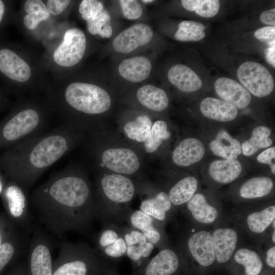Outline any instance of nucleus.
<instances>
[{
    "instance_id": "nucleus-1",
    "label": "nucleus",
    "mask_w": 275,
    "mask_h": 275,
    "mask_svg": "<svg viewBox=\"0 0 275 275\" xmlns=\"http://www.w3.org/2000/svg\"><path fill=\"white\" fill-rule=\"evenodd\" d=\"M29 203L43 229L58 238L69 231L87 232L98 219L88 180L69 167L52 174L34 189Z\"/></svg>"
},
{
    "instance_id": "nucleus-2",
    "label": "nucleus",
    "mask_w": 275,
    "mask_h": 275,
    "mask_svg": "<svg viewBox=\"0 0 275 275\" xmlns=\"http://www.w3.org/2000/svg\"><path fill=\"white\" fill-rule=\"evenodd\" d=\"M77 137L75 126L63 123L16 145L10 161L14 181L28 190L68 153Z\"/></svg>"
},
{
    "instance_id": "nucleus-3",
    "label": "nucleus",
    "mask_w": 275,
    "mask_h": 275,
    "mask_svg": "<svg viewBox=\"0 0 275 275\" xmlns=\"http://www.w3.org/2000/svg\"><path fill=\"white\" fill-rule=\"evenodd\" d=\"M98 182V193L95 196L98 219L103 224H119L135 195L133 182L125 175L117 173L105 175Z\"/></svg>"
},
{
    "instance_id": "nucleus-4",
    "label": "nucleus",
    "mask_w": 275,
    "mask_h": 275,
    "mask_svg": "<svg viewBox=\"0 0 275 275\" xmlns=\"http://www.w3.org/2000/svg\"><path fill=\"white\" fill-rule=\"evenodd\" d=\"M102 259L94 248L86 243L64 241L53 263L52 275H93Z\"/></svg>"
},
{
    "instance_id": "nucleus-5",
    "label": "nucleus",
    "mask_w": 275,
    "mask_h": 275,
    "mask_svg": "<svg viewBox=\"0 0 275 275\" xmlns=\"http://www.w3.org/2000/svg\"><path fill=\"white\" fill-rule=\"evenodd\" d=\"M63 97L71 109L88 115L102 114L109 108L112 103L109 95L102 88L81 82L69 84Z\"/></svg>"
},
{
    "instance_id": "nucleus-6",
    "label": "nucleus",
    "mask_w": 275,
    "mask_h": 275,
    "mask_svg": "<svg viewBox=\"0 0 275 275\" xmlns=\"http://www.w3.org/2000/svg\"><path fill=\"white\" fill-rule=\"evenodd\" d=\"M47 120L34 108H22L14 114L4 125L2 135L5 141L21 142L46 131Z\"/></svg>"
},
{
    "instance_id": "nucleus-7",
    "label": "nucleus",
    "mask_w": 275,
    "mask_h": 275,
    "mask_svg": "<svg viewBox=\"0 0 275 275\" xmlns=\"http://www.w3.org/2000/svg\"><path fill=\"white\" fill-rule=\"evenodd\" d=\"M27 254L28 275H52V253L56 242L52 235L35 225Z\"/></svg>"
},
{
    "instance_id": "nucleus-8",
    "label": "nucleus",
    "mask_w": 275,
    "mask_h": 275,
    "mask_svg": "<svg viewBox=\"0 0 275 275\" xmlns=\"http://www.w3.org/2000/svg\"><path fill=\"white\" fill-rule=\"evenodd\" d=\"M27 191L14 181L5 189L4 197L9 218L20 230L30 235L32 234L35 225L30 213Z\"/></svg>"
},
{
    "instance_id": "nucleus-9",
    "label": "nucleus",
    "mask_w": 275,
    "mask_h": 275,
    "mask_svg": "<svg viewBox=\"0 0 275 275\" xmlns=\"http://www.w3.org/2000/svg\"><path fill=\"white\" fill-rule=\"evenodd\" d=\"M237 76L242 86L256 97H266L274 89L271 74L260 63L252 61L242 63L237 69Z\"/></svg>"
},
{
    "instance_id": "nucleus-10",
    "label": "nucleus",
    "mask_w": 275,
    "mask_h": 275,
    "mask_svg": "<svg viewBox=\"0 0 275 275\" xmlns=\"http://www.w3.org/2000/svg\"><path fill=\"white\" fill-rule=\"evenodd\" d=\"M94 241V249L102 258L117 259L126 255V243L118 223H103Z\"/></svg>"
},
{
    "instance_id": "nucleus-11",
    "label": "nucleus",
    "mask_w": 275,
    "mask_h": 275,
    "mask_svg": "<svg viewBox=\"0 0 275 275\" xmlns=\"http://www.w3.org/2000/svg\"><path fill=\"white\" fill-rule=\"evenodd\" d=\"M86 48V38L84 32L77 28L69 29L54 52V61L63 67L73 66L81 60Z\"/></svg>"
},
{
    "instance_id": "nucleus-12",
    "label": "nucleus",
    "mask_w": 275,
    "mask_h": 275,
    "mask_svg": "<svg viewBox=\"0 0 275 275\" xmlns=\"http://www.w3.org/2000/svg\"><path fill=\"white\" fill-rule=\"evenodd\" d=\"M153 36V32L150 26L139 23L121 32L114 39L112 45L117 52L127 53L149 43Z\"/></svg>"
},
{
    "instance_id": "nucleus-13",
    "label": "nucleus",
    "mask_w": 275,
    "mask_h": 275,
    "mask_svg": "<svg viewBox=\"0 0 275 275\" xmlns=\"http://www.w3.org/2000/svg\"><path fill=\"white\" fill-rule=\"evenodd\" d=\"M101 161L107 169L122 175L134 174L140 168V161L136 154L127 148L107 149L101 155Z\"/></svg>"
},
{
    "instance_id": "nucleus-14",
    "label": "nucleus",
    "mask_w": 275,
    "mask_h": 275,
    "mask_svg": "<svg viewBox=\"0 0 275 275\" xmlns=\"http://www.w3.org/2000/svg\"><path fill=\"white\" fill-rule=\"evenodd\" d=\"M123 221L132 228L141 231L154 246H158L163 240V235L159 226L160 222L142 210L129 209Z\"/></svg>"
},
{
    "instance_id": "nucleus-15",
    "label": "nucleus",
    "mask_w": 275,
    "mask_h": 275,
    "mask_svg": "<svg viewBox=\"0 0 275 275\" xmlns=\"http://www.w3.org/2000/svg\"><path fill=\"white\" fill-rule=\"evenodd\" d=\"M0 72L8 78L19 82L26 81L31 75L28 63L6 47L0 48Z\"/></svg>"
},
{
    "instance_id": "nucleus-16",
    "label": "nucleus",
    "mask_w": 275,
    "mask_h": 275,
    "mask_svg": "<svg viewBox=\"0 0 275 275\" xmlns=\"http://www.w3.org/2000/svg\"><path fill=\"white\" fill-rule=\"evenodd\" d=\"M217 95L224 101L238 108H244L251 101L250 93L236 80L227 77L218 78L214 84Z\"/></svg>"
},
{
    "instance_id": "nucleus-17",
    "label": "nucleus",
    "mask_w": 275,
    "mask_h": 275,
    "mask_svg": "<svg viewBox=\"0 0 275 275\" xmlns=\"http://www.w3.org/2000/svg\"><path fill=\"white\" fill-rule=\"evenodd\" d=\"M29 236L19 230L0 244V275L8 266L28 253L31 242Z\"/></svg>"
},
{
    "instance_id": "nucleus-18",
    "label": "nucleus",
    "mask_w": 275,
    "mask_h": 275,
    "mask_svg": "<svg viewBox=\"0 0 275 275\" xmlns=\"http://www.w3.org/2000/svg\"><path fill=\"white\" fill-rule=\"evenodd\" d=\"M188 250L194 259L201 266L211 265L215 260L212 235L206 231L191 234L187 241Z\"/></svg>"
},
{
    "instance_id": "nucleus-19",
    "label": "nucleus",
    "mask_w": 275,
    "mask_h": 275,
    "mask_svg": "<svg viewBox=\"0 0 275 275\" xmlns=\"http://www.w3.org/2000/svg\"><path fill=\"white\" fill-rule=\"evenodd\" d=\"M177 252L170 248L162 249L146 264L144 275H172L179 266Z\"/></svg>"
},
{
    "instance_id": "nucleus-20",
    "label": "nucleus",
    "mask_w": 275,
    "mask_h": 275,
    "mask_svg": "<svg viewBox=\"0 0 275 275\" xmlns=\"http://www.w3.org/2000/svg\"><path fill=\"white\" fill-rule=\"evenodd\" d=\"M205 152L204 145L200 140L188 138L182 140L175 148L172 160L177 166L187 167L201 160Z\"/></svg>"
},
{
    "instance_id": "nucleus-21",
    "label": "nucleus",
    "mask_w": 275,
    "mask_h": 275,
    "mask_svg": "<svg viewBox=\"0 0 275 275\" xmlns=\"http://www.w3.org/2000/svg\"><path fill=\"white\" fill-rule=\"evenodd\" d=\"M151 69L150 60L143 56L125 59L118 66L120 75L132 82H140L146 79L150 75Z\"/></svg>"
},
{
    "instance_id": "nucleus-22",
    "label": "nucleus",
    "mask_w": 275,
    "mask_h": 275,
    "mask_svg": "<svg viewBox=\"0 0 275 275\" xmlns=\"http://www.w3.org/2000/svg\"><path fill=\"white\" fill-rule=\"evenodd\" d=\"M212 237L215 259L221 263L228 261L236 248V232L231 228H219L213 232Z\"/></svg>"
},
{
    "instance_id": "nucleus-23",
    "label": "nucleus",
    "mask_w": 275,
    "mask_h": 275,
    "mask_svg": "<svg viewBox=\"0 0 275 275\" xmlns=\"http://www.w3.org/2000/svg\"><path fill=\"white\" fill-rule=\"evenodd\" d=\"M200 111L205 117L219 122H229L237 116V108L233 105L213 97H207L201 102Z\"/></svg>"
},
{
    "instance_id": "nucleus-24",
    "label": "nucleus",
    "mask_w": 275,
    "mask_h": 275,
    "mask_svg": "<svg viewBox=\"0 0 275 275\" xmlns=\"http://www.w3.org/2000/svg\"><path fill=\"white\" fill-rule=\"evenodd\" d=\"M168 78L172 85L184 92L198 91L202 85L200 78L195 71L182 64L172 66L168 71Z\"/></svg>"
},
{
    "instance_id": "nucleus-25",
    "label": "nucleus",
    "mask_w": 275,
    "mask_h": 275,
    "mask_svg": "<svg viewBox=\"0 0 275 275\" xmlns=\"http://www.w3.org/2000/svg\"><path fill=\"white\" fill-rule=\"evenodd\" d=\"M241 171V164L237 159L216 160L211 162L208 168L210 177L223 184L234 181L239 176Z\"/></svg>"
},
{
    "instance_id": "nucleus-26",
    "label": "nucleus",
    "mask_w": 275,
    "mask_h": 275,
    "mask_svg": "<svg viewBox=\"0 0 275 275\" xmlns=\"http://www.w3.org/2000/svg\"><path fill=\"white\" fill-rule=\"evenodd\" d=\"M209 148L214 155L226 159H236L242 153L239 141L223 129L211 141Z\"/></svg>"
},
{
    "instance_id": "nucleus-27",
    "label": "nucleus",
    "mask_w": 275,
    "mask_h": 275,
    "mask_svg": "<svg viewBox=\"0 0 275 275\" xmlns=\"http://www.w3.org/2000/svg\"><path fill=\"white\" fill-rule=\"evenodd\" d=\"M172 207L169 195L164 191L143 199L140 204L141 210L160 223L167 219L168 213Z\"/></svg>"
},
{
    "instance_id": "nucleus-28",
    "label": "nucleus",
    "mask_w": 275,
    "mask_h": 275,
    "mask_svg": "<svg viewBox=\"0 0 275 275\" xmlns=\"http://www.w3.org/2000/svg\"><path fill=\"white\" fill-rule=\"evenodd\" d=\"M136 97L143 106L155 112L164 110L169 103L166 92L152 85H146L140 87L136 92Z\"/></svg>"
},
{
    "instance_id": "nucleus-29",
    "label": "nucleus",
    "mask_w": 275,
    "mask_h": 275,
    "mask_svg": "<svg viewBox=\"0 0 275 275\" xmlns=\"http://www.w3.org/2000/svg\"><path fill=\"white\" fill-rule=\"evenodd\" d=\"M187 208L193 217L201 224L212 223L218 216L217 210L208 203L202 194L194 195L187 203Z\"/></svg>"
},
{
    "instance_id": "nucleus-30",
    "label": "nucleus",
    "mask_w": 275,
    "mask_h": 275,
    "mask_svg": "<svg viewBox=\"0 0 275 275\" xmlns=\"http://www.w3.org/2000/svg\"><path fill=\"white\" fill-rule=\"evenodd\" d=\"M198 187L197 179L193 176L183 178L176 183L168 194L172 205L180 206L187 203Z\"/></svg>"
},
{
    "instance_id": "nucleus-31",
    "label": "nucleus",
    "mask_w": 275,
    "mask_h": 275,
    "mask_svg": "<svg viewBox=\"0 0 275 275\" xmlns=\"http://www.w3.org/2000/svg\"><path fill=\"white\" fill-rule=\"evenodd\" d=\"M273 183L268 177H256L250 179L240 187L239 194L244 199H256L268 195L272 190Z\"/></svg>"
},
{
    "instance_id": "nucleus-32",
    "label": "nucleus",
    "mask_w": 275,
    "mask_h": 275,
    "mask_svg": "<svg viewBox=\"0 0 275 275\" xmlns=\"http://www.w3.org/2000/svg\"><path fill=\"white\" fill-rule=\"evenodd\" d=\"M271 133L270 129L265 126L255 127L251 138L244 142L241 145L243 155L250 156L256 153L259 149L269 147L272 144L269 138Z\"/></svg>"
},
{
    "instance_id": "nucleus-33",
    "label": "nucleus",
    "mask_w": 275,
    "mask_h": 275,
    "mask_svg": "<svg viewBox=\"0 0 275 275\" xmlns=\"http://www.w3.org/2000/svg\"><path fill=\"white\" fill-rule=\"evenodd\" d=\"M24 9L28 14L23 18V23L29 30L36 29L41 21L46 20L50 16L46 6L40 0L26 1Z\"/></svg>"
},
{
    "instance_id": "nucleus-34",
    "label": "nucleus",
    "mask_w": 275,
    "mask_h": 275,
    "mask_svg": "<svg viewBox=\"0 0 275 275\" xmlns=\"http://www.w3.org/2000/svg\"><path fill=\"white\" fill-rule=\"evenodd\" d=\"M152 126L150 118L146 115L138 117L134 121L127 122L124 126L127 136L139 142H144Z\"/></svg>"
},
{
    "instance_id": "nucleus-35",
    "label": "nucleus",
    "mask_w": 275,
    "mask_h": 275,
    "mask_svg": "<svg viewBox=\"0 0 275 275\" xmlns=\"http://www.w3.org/2000/svg\"><path fill=\"white\" fill-rule=\"evenodd\" d=\"M235 261L244 267L246 275H258L262 270L263 263L259 255L254 251L241 248L234 256Z\"/></svg>"
},
{
    "instance_id": "nucleus-36",
    "label": "nucleus",
    "mask_w": 275,
    "mask_h": 275,
    "mask_svg": "<svg viewBox=\"0 0 275 275\" xmlns=\"http://www.w3.org/2000/svg\"><path fill=\"white\" fill-rule=\"evenodd\" d=\"M275 218V206L268 207L261 211L250 214L246 219L249 229L255 233L265 231Z\"/></svg>"
},
{
    "instance_id": "nucleus-37",
    "label": "nucleus",
    "mask_w": 275,
    "mask_h": 275,
    "mask_svg": "<svg viewBox=\"0 0 275 275\" xmlns=\"http://www.w3.org/2000/svg\"><path fill=\"white\" fill-rule=\"evenodd\" d=\"M205 26L200 22L184 20L179 23L174 37L179 41H198L205 37Z\"/></svg>"
},
{
    "instance_id": "nucleus-38",
    "label": "nucleus",
    "mask_w": 275,
    "mask_h": 275,
    "mask_svg": "<svg viewBox=\"0 0 275 275\" xmlns=\"http://www.w3.org/2000/svg\"><path fill=\"white\" fill-rule=\"evenodd\" d=\"M167 123L162 120H157L152 125L150 133L144 142L145 150L148 153L156 151L163 140L170 137Z\"/></svg>"
},
{
    "instance_id": "nucleus-39",
    "label": "nucleus",
    "mask_w": 275,
    "mask_h": 275,
    "mask_svg": "<svg viewBox=\"0 0 275 275\" xmlns=\"http://www.w3.org/2000/svg\"><path fill=\"white\" fill-rule=\"evenodd\" d=\"M181 3L186 10L205 18L214 17L219 9V1L217 0H182Z\"/></svg>"
},
{
    "instance_id": "nucleus-40",
    "label": "nucleus",
    "mask_w": 275,
    "mask_h": 275,
    "mask_svg": "<svg viewBox=\"0 0 275 275\" xmlns=\"http://www.w3.org/2000/svg\"><path fill=\"white\" fill-rule=\"evenodd\" d=\"M87 28L92 35L98 34L103 38L111 37L113 28L109 14L107 11L103 10L96 17L87 21Z\"/></svg>"
},
{
    "instance_id": "nucleus-41",
    "label": "nucleus",
    "mask_w": 275,
    "mask_h": 275,
    "mask_svg": "<svg viewBox=\"0 0 275 275\" xmlns=\"http://www.w3.org/2000/svg\"><path fill=\"white\" fill-rule=\"evenodd\" d=\"M154 247L149 241L144 244L128 246H127L126 255L131 261L141 262L150 256Z\"/></svg>"
},
{
    "instance_id": "nucleus-42",
    "label": "nucleus",
    "mask_w": 275,
    "mask_h": 275,
    "mask_svg": "<svg viewBox=\"0 0 275 275\" xmlns=\"http://www.w3.org/2000/svg\"><path fill=\"white\" fill-rule=\"evenodd\" d=\"M102 2L97 0H84L79 6V12L82 18L87 21L92 19L103 11Z\"/></svg>"
},
{
    "instance_id": "nucleus-43",
    "label": "nucleus",
    "mask_w": 275,
    "mask_h": 275,
    "mask_svg": "<svg viewBox=\"0 0 275 275\" xmlns=\"http://www.w3.org/2000/svg\"><path fill=\"white\" fill-rule=\"evenodd\" d=\"M124 16L128 19L139 18L143 13L141 4L136 0H120L119 1Z\"/></svg>"
},
{
    "instance_id": "nucleus-44",
    "label": "nucleus",
    "mask_w": 275,
    "mask_h": 275,
    "mask_svg": "<svg viewBox=\"0 0 275 275\" xmlns=\"http://www.w3.org/2000/svg\"><path fill=\"white\" fill-rule=\"evenodd\" d=\"M121 227L127 246L144 244L148 241L139 230L128 225Z\"/></svg>"
},
{
    "instance_id": "nucleus-45",
    "label": "nucleus",
    "mask_w": 275,
    "mask_h": 275,
    "mask_svg": "<svg viewBox=\"0 0 275 275\" xmlns=\"http://www.w3.org/2000/svg\"><path fill=\"white\" fill-rule=\"evenodd\" d=\"M20 230L9 218L0 216V244Z\"/></svg>"
},
{
    "instance_id": "nucleus-46",
    "label": "nucleus",
    "mask_w": 275,
    "mask_h": 275,
    "mask_svg": "<svg viewBox=\"0 0 275 275\" xmlns=\"http://www.w3.org/2000/svg\"><path fill=\"white\" fill-rule=\"evenodd\" d=\"M255 37L268 46L275 45V26H265L257 29L254 33Z\"/></svg>"
},
{
    "instance_id": "nucleus-47",
    "label": "nucleus",
    "mask_w": 275,
    "mask_h": 275,
    "mask_svg": "<svg viewBox=\"0 0 275 275\" xmlns=\"http://www.w3.org/2000/svg\"><path fill=\"white\" fill-rule=\"evenodd\" d=\"M275 158V147L269 148L259 154L257 161L261 163L267 164L270 166L271 173L275 174V164L272 160Z\"/></svg>"
},
{
    "instance_id": "nucleus-48",
    "label": "nucleus",
    "mask_w": 275,
    "mask_h": 275,
    "mask_svg": "<svg viewBox=\"0 0 275 275\" xmlns=\"http://www.w3.org/2000/svg\"><path fill=\"white\" fill-rule=\"evenodd\" d=\"M70 2L68 0H48L46 7L50 14L58 15L63 12Z\"/></svg>"
},
{
    "instance_id": "nucleus-49",
    "label": "nucleus",
    "mask_w": 275,
    "mask_h": 275,
    "mask_svg": "<svg viewBox=\"0 0 275 275\" xmlns=\"http://www.w3.org/2000/svg\"><path fill=\"white\" fill-rule=\"evenodd\" d=\"M260 20L263 24L274 26L275 9L263 12L260 16Z\"/></svg>"
},
{
    "instance_id": "nucleus-50",
    "label": "nucleus",
    "mask_w": 275,
    "mask_h": 275,
    "mask_svg": "<svg viewBox=\"0 0 275 275\" xmlns=\"http://www.w3.org/2000/svg\"><path fill=\"white\" fill-rule=\"evenodd\" d=\"M6 275H28L27 257L25 261H22L16 265Z\"/></svg>"
},
{
    "instance_id": "nucleus-51",
    "label": "nucleus",
    "mask_w": 275,
    "mask_h": 275,
    "mask_svg": "<svg viewBox=\"0 0 275 275\" xmlns=\"http://www.w3.org/2000/svg\"><path fill=\"white\" fill-rule=\"evenodd\" d=\"M265 58L267 62L273 67H275V45L268 46L264 51Z\"/></svg>"
},
{
    "instance_id": "nucleus-52",
    "label": "nucleus",
    "mask_w": 275,
    "mask_h": 275,
    "mask_svg": "<svg viewBox=\"0 0 275 275\" xmlns=\"http://www.w3.org/2000/svg\"><path fill=\"white\" fill-rule=\"evenodd\" d=\"M266 262L267 264L271 267H275V246H273L267 252Z\"/></svg>"
},
{
    "instance_id": "nucleus-53",
    "label": "nucleus",
    "mask_w": 275,
    "mask_h": 275,
    "mask_svg": "<svg viewBox=\"0 0 275 275\" xmlns=\"http://www.w3.org/2000/svg\"><path fill=\"white\" fill-rule=\"evenodd\" d=\"M6 12V6L5 3L0 0V25L3 21Z\"/></svg>"
},
{
    "instance_id": "nucleus-54",
    "label": "nucleus",
    "mask_w": 275,
    "mask_h": 275,
    "mask_svg": "<svg viewBox=\"0 0 275 275\" xmlns=\"http://www.w3.org/2000/svg\"><path fill=\"white\" fill-rule=\"evenodd\" d=\"M3 188H4V185H3V183L1 179V177H0V194L2 193V191H3Z\"/></svg>"
},
{
    "instance_id": "nucleus-55",
    "label": "nucleus",
    "mask_w": 275,
    "mask_h": 275,
    "mask_svg": "<svg viewBox=\"0 0 275 275\" xmlns=\"http://www.w3.org/2000/svg\"><path fill=\"white\" fill-rule=\"evenodd\" d=\"M142 2L143 3H144L148 4V3H152V2H154V1H153V0H143V1H142Z\"/></svg>"
},
{
    "instance_id": "nucleus-56",
    "label": "nucleus",
    "mask_w": 275,
    "mask_h": 275,
    "mask_svg": "<svg viewBox=\"0 0 275 275\" xmlns=\"http://www.w3.org/2000/svg\"><path fill=\"white\" fill-rule=\"evenodd\" d=\"M272 241L274 243H275V231H274L272 235Z\"/></svg>"
},
{
    "instance_id": "nucleus-57",
    "label": "nucleus",
    "mask_w": 275,
    "mask_h": 275,
    "mask_svg": "<svg viewBox=\"0 0 275 275\" xmlns=\"http://www.w3.org/2000/svg\"><path fill=\"white\" fill-rule=\"evenodd\" d=\"M272 227H273V228L274 229V228H275V219L272 222Z\"/></svg>"
}]
</instances>
